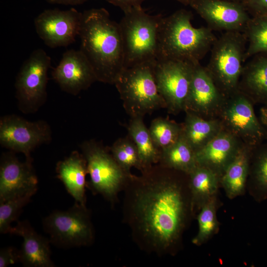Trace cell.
<instances>
[{"label":"cell","mask_w":267,"mask_h":267,"mask_svg":"<svg viewBox=\"0 0 267 267\" xmlns=\"http://www.w3.org/2000/svg\"><path fill=\"white\" fill-rule=\"evenodd\" d=\"M43 226L50 243L60 248L89 246L94 241L90 212L76 202L66 211H53L43 219Z\"/></svg>","instance_id":"obj_8"},{"label":"cell","mask_w":267,"mask_h":267,"mask_svg":"<svg viewBox=\"0 0 267 267\" xmlns=\"http://www.w3.org/2000/svg\"><path fill=\"white\" fill-rule=\"evenodd\" d=\"M155 145L160 150L175 143L182 133V124L163 118L154 119L148 129Z\"/></svg>","instance_id":"obj_28"},{"label":"cell","mask_w":267,"mask_h":267,"mask_svg":"<svg viewBox=\"0 0 267 267\" xmlns=\"http://www.w3.org/2000/svg\"><path fill=\"white\" fill-rule=\"evenodd\" d=\"M57 178L63 183L66 190L75 202L86 206L87 161L83 154L73 151L56 166Z\"/></svg>","instance_id":"obj_20"},{"label":"cell","mask_w":267,"mask_h":267,"mask_svg":"<svg viewBox=\"0 0 267 267\" xmlns=\"http://www.w3.org/2000/svg\"><path fill=\"white\" fill-rule=\"evenodd\" d=\"M51 4L77 5L84 3L87 0H45Z\"/></svg>","instance_id":"obj_36"},{"label":"cell","mask_w":267,"mask_h":267,"mask_svg":"<svg viewBox=\"0 0 267 267\" xmlns=\"http://www.w3.org/2000/svg\"><path fill=\"white\" fill-rule=\"evenodd\" d=\"M191 11L184 9L163 17L158 33L157 59L200 63L217 39L208 27H194Z\"/></svg>","instance_id":"obj_3"},{"label":"cell","mask_w":267,"mask_h":267,"mask_svg":"<svg viewBox=\"0 0 267 267\" xmlns=\"http://www.w3.org/2000/svg\"><path fill=\"white\" fill-rule=\"evenodd\" d=\"M195 65L177 60H156V83L169 113L177 114L184 111Z\"/></svg>","instance_id":"obj_11"},{"label":"cell","mask_w":267,"mask_h":267,"mask_svg":"<svg viewBox=\"0 0 267 267\" xmlns=\"http://www.w3.org/2000/svg\"><path fill=\"white\" fill-rule=\"evenodd\" d=\"M244 65L238 89L254 104H267V53L256 54Z\"/></svg>","instance_id":"obj_21"},{"label":"cell","mask_w":267,"mask_h":267,"mask_svg":"<svg viewBox=\"0 0 267 267\" xmlns=\"http://www.w3.org/2000/svg\"><path fill=\"white\" fill-rule=\"evenodd\" d=\"M158 164L187 175L197 166L195 152L182 135L173 144L161 150Z\"/></svg>","instance_id":"obj_25"},{"label":"cell","mask_w":267,"mask_h":267,"mask_svg":"<svg viewBox=\"0 0 267 267\" xmlns=\"http://www.w3.org/2000/svg\"><path fill=\"white\" fill-rule=\"evenodd\" d=\"M108 2L119 7L124 12L133 8L141 7L146 0H106Z\"/></svg>","instance_id":"obj_35"},{"label":"cell","mask_w":267,"mask_h":267,"mask_svg":"<svg viewBox=\"0 0 267 267\" xmlns=\"http://www.w3.org/2000/svg\"><path fill=\"white\" fill-rule=\"evenodd\" d=\"M242 3L253 16L267 15V0H244Z\"/></svg>","instance_id":"obj_34"},{"label":"cell","mask_w":267,"mask_h":267,"mask_svg":"<svg viewBox=\"0 0 267 267\" xmlns=\"http://www.w3.org/2000/svg\"><path fill=\"white\" fill-rule=\"evenodd\" d=\"M32 159L21 162L12 151L3 153L0 163V202L32 194L38 190V179Z\"/></svg>","instance_id":"obj_15"},{"label":"cell","mask_w":267,"mask_h":267,"mask_svg":"<svg viewBox=\"0 0 267 267\" xmlns=\"http://www.w3.org/2000/svg\"><path fill=\"white\" fill-rule=\"evenodd\" d=\"M51 140L50 126L45 121H28L11 114L0 119V143L13 152L23 153L26 159L37 147Z\"/></svg>","instance_id":"obj_12"},{"label":"cell","mask_w":267,"mask_h":267,"mask_svg":"<svg viewBox=\"0 0 267 267\" xmlns=\"http://www.w3.org/2000/svg\"><path fill=\"white\" fill-rule=\"evenodd\" d=\"M110 151L115 160L127 173L131 174L133 167L142 171L137 147L130 136L117 139L111 147Z\"/></svg>","instance_id":"obj_29"},{"label":"cell","mask_w":267,"mask_h":267,"mask_svg":"<svg viewBox=\"0 0 267 267\" xmlns=\"http://www.w3.org/2000/svg\"><path fill=\"white\" fill-rule=\"evenodd\" d=\"M181 135L195 153L206 146L223 128L219 118L206 119L190 112H185Z\"/></svg>","instance_id":"obj_22"},{"label":"cell","mask_w":267,"mask_h":267,"mask_svg":"<svg viewBox=\"0 0 267 267\" xmlns=\"http://www.w3.org/2000/svg\"><path fill=\"white\" fill-rule=\"evenodd\" d=\"M253 102L238 89L227 96L219 114L223 128L244 144L255 147L267 132L255 113Z\"/></svg>","instance_id":"obj_10"},{"label":"cell","mask_w":267,"mask_h":267,"mask_svg":"<svg viewBox=\"0 0 267 267\" xmlns=\"http://www.w3.org/2000/svg\"><path fill=\"white\" fill-rule=\"evenodd\" d=\"M246 47L243 32H225L216 39L210 50V58L205 68L227 96L238 90Z\"/></svg>","instance_id":"obj_7"},{"label":"cell","mask_w":267,"mask_h":267,"mask_svg":"<svg viewBox=\"0 0 267 267\" xmlns=\"http://www.w3.org/2000/svg\"><path fill=\"white\" fill-rule=\"evenodd\" d=\"M227 96L217 87L200 63L194 66L184 112L206 119L218 118Z\"/></svg>","instance_id":"obj_14"},{"label":"cell","mask_w":267,"mask_h":267,"mask_svg":"<svg viewBox=\"0 0 267 267\" xmlns=\"http://www.w3.org/2000/svg\"><path fill=\"white\" fill-rule=\"evenodd\" d=\"M82 16L83 13L74 7L46 9L34 20L36 31L48 47L67 46L79 36Z\"/></svg>","instance_id":"obj_13"},{"label":"cell","mask_w":267,"mask_h":267,"mask_svg":"<svg viewBox=\"0 0 267 267\" xmlns=\"http://www.w3.org/2000/svg\"><path fill=\"white\" fill-rule=\"evenodd\" d=\"M255 154L253 176L258 187L267 192V144L262 143L254 148Z\"/></svg>","instance_id":"obj_32"},{"label":"cell","mask_w":267,"mask_h":267,"mask_svg":"<svg viewBox=\"0 0 267 267\" xmlns=\"http://www.w3.org/2000/svg\"><path fill=\"white\" fill-rule=\"evenodd\" d=\"M188 175L192 207L204 198L213 197L221 179L218 174L208 168L197 165Z\"/></svg>","instance_id":"obj_26"},{"label":"cell","mask_w":267,"mask_h":267,"mask_svg":"<svg viewBox=\"0 0 267 267\" xmlns=\"http://www.w3.org/2000/svg\"><path fill=\"white\" fill-rule=\"evenodd\" d=\"M9 234L23 238L19 250V262L25 267H54L51 259L50 241L38 234L27 221H18Z\"/></svg>","instance_id":"obj_19"},{"label":"cell","mask_w":267,"mask_h":267,"mask_svg":"<svg viewBox=\"0 0 267 267\" xmlns=\"http://www.w3.org/2000/svg\"><path fill=\"white\" fill-rule=\"evenodd\" d=\"M80 148L89 176L87 187L92 193L101 195L113 207L133 174L127 173L112 154L97 141H84Z\"/></svg>","instance_id":"obj_6"},{"label":"cell","mask_w":267,"mask_h":267,"mask_svg":"<svg viewBox=\"0 0 267 267\" xmlns=\"http://www.w3.org/2000/svg\"><path fill=\"white\" fill-rule=\"evenodd\" d=\"M180 2L184 5H189L193 0H173Z\"/></svg>","instance_id":"obj_38"},{"label":"cell","mask_w":267,"mask_h":267,"mask_svg":"<svg viewBox=\"0 0 267 267\" xmlns=\"http://www.w3.org/2000/svg\"><path fill=\"white\" fill-rule=\"evenodd\" d=\"M127 129L129 136L137 147L143 168L142 171L158 164L161 150L154 144L148 129L143 123V118H131Z\"/></svg>","instance_id":"obj_24"},{"label":"cell","mask_w":267,"mask_h":267,"mask_svg":"<svg viewBox=\"0 0 267 267\" xmlns=\"http://www.w3.org/2000/svg\"><path fill=\"white\" fill-rule=\"evenodd\" d=\"M259 120L267 132V104L260 109Z\"/></svg>","instance_id":"obj_37"},{"label":"cell","mask_w":267,"mask_h":267,"mask_svg":"<svg viewBox=\"0 0 267 267\" xmlns=\"http://www.w3.org/2000/svg\"><path fill=\"white\" fill-rule=\"evenodd\" d=\"M124 13L119 25L123 42L125 68L157 60L159 29L163 16L150 15L142 7Z\"/></svg>","instance_id":"obj_4"},{"label":"cell","mask_w":267,"mask_h":267,"mask_svg":"<svg viewBox=\"0 0 267 267\" xmlns=\"http://www.w3.org/2000/svg\"><path fill=\"white\" fill-rule=\"evenodd\" d=\"M132 175L123 192L122 222L141 250L160 257L173 254L192 210L188 179L159 164Z\"/></svg>","instance_id":"obj_1"},{"label":"cell","mask_w":267,"mask_h":267,"mask_svg":"<svg viewBox=\"0 0 267 267\" xmlns=\"http://www.w3.org/2000/svg\"><path fill=\"white\" fill-rule=\"evenodd\" d=\"M189 5L212 31L243 32L251 18L242 2L228 0H193Z\"/></svg>","instance_id":"obj_16"},{"label":"cell","mask_w":267,"mask_h":267,"mask_svg":"<svg viewBox=\"0 0 267 267\" xmlns=\"http://www.w3.org/2000/svg\"><path fill=\"white\" fill-rule=\"evenodd\" d=\"M50 65V57L42 48L34 50L23 63L15 83L18 107L22 112L34 113L46 102Z\"/></svg>","instance_id":"obj_9"},{"label":"cell","mask_w":267,"mask_h":267,"mask_svg":"<svg viewBox=\"0 0 267 267\" xmlns=\"http://www.w3.org/2000/svg\"><path fill=\"white\" fill-rule=\"evenodd\" d=\"M230 0V1H236V2H243V1L244 0Z\"/></svg>","instance_id":"obj_39"},{"label":"cell","mask_w":267,"mask_h":267,"mask_svg":"<svg viewBox=\"0 0 267 267\" xmlns=\"http://www.w3.org/2000/svg\"><path fill=\"white\" fill-rule=\"evenodd\" d=\"M82 13L80 49L91 65L97 81L114 85L125 69L119 23L112 20L104 8H92Z\"/></svg>","instance_id":"obj_2"},{"label":"cell","mask_w":267,"mask_h":267,"mask_svg":"<svg viewBox=\"0 0 267 267\" xmlns=\"http://www.w3.org/2000/svg\"><path fill=\"white\" fill-rule=\"evenodd\" d=\"M244 144L225 129L195 153L198 166L214 171L220 177Z\"/></svg>","instance_id":"obj_18"},{"label":"cell","mask_w":267,"mask_h":267,"mask_svg":"<svg viewBox=\"0 0 267 267\" xmlns=\"http://www.w3.org/2000/svg\"><path fill=\"white\" fill-rule=\"evenodd\" d=\"M51 75L62 90L74 95L97 81L91 65L80 49L65 52Z\"/></svg>","instance_id":"obj_17"},{"label":"cell","mask_w":267,"mask_h":267,"mask_svg":"<svg viewBox=\"0 0 267 267\" xmlns=\"http://www.w3.org/2000/svg\"><path fill=\"white\" fill-rule=\"evenodd\" d=\"M254 148L244 144L221 177L220 181L230 198L239 195L244 189Z\"/></svg>","instance_id":"obj_23"},{"label":"cell","mask_w":267,"mask_h":267,"mask_svg":"<svg viewBox=\"0 0 267 267\" xmlns=\"http://www.w3.org/2000/svg\"><path fill=\"white\" fill-rule=\"evenodd\" d=\"M156 60L125 68L114 84L131 118H143L155 110L166 108L155 79Z\"/></svg>","instance_id":"obj_5"},{"label":"cell","mask_w":267,"mask_h":267,"mask_svg":"<svg viewBox=\"0 0 267 267\" xmlns=\"http://www.w3.org/2000/svg\"><path fill=\"white\" fill-rule=\"evenodd\" d=\"M17 262H19V250L11 246L0 249V267H6Z\"/></svg>","instance_id":"obj_33"},{"label":"cell","mask_w":267,"mask_h":267,"mask_svg":"<svg viewBox=\"0 0 267 267\" xmlns=\"http://www.w3.org/2000/svg\"><path fill=\"white\" fill-rule=\"evenodd\" d=\"M215 206L213 197L207 200L203 205L197 217L199 230L197 234L192 240L193 244L200 245L217 229L218 222Z\"/></svg>","instance_id":"obj_31"},{"label":"cell","mask_w":267,"mask_h":267,"mask_svg":"<svg viewBox=\"0 0 267 267\" xmlns=\"http://www.w3.org/2000/svg\"><path fill=\"white\" fill-rule=\"evenodd\" d=\"M243 33L247 40L245 61L256 54L267 53V15L251 17Z\"/></svg>","instance_id":"obj_27"},{"label":"cell","mask_w":267,"mask_h":267,"mask_svg":"<svg viewBox=\"0 0 267 267\" xmlns=\"http://www.w3.org/2000/svg\"><path fill=\"white\" fill-rule=\"evenodd\" d=\"M33 194H29L0 202V233H9L11 223L17 220Z\"/></svg>","instance_id":"obj_30"}]
</instances>
